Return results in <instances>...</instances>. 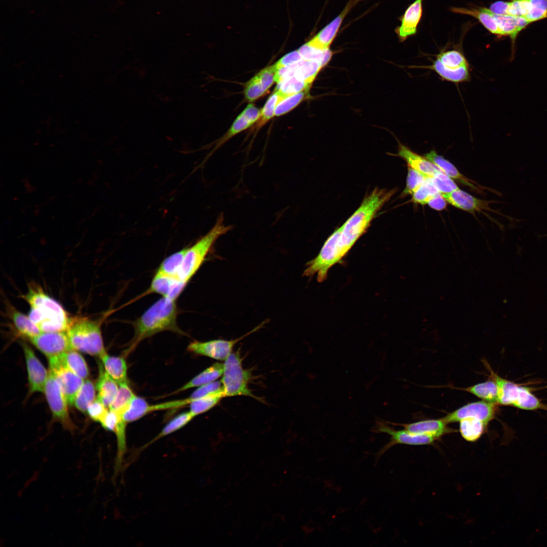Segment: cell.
<instances>
[{"label":"cell","mask_w":547,"mask_h":547,"mask_svg":"<svg viewBox=\"0 0 547 547\" xmlns=\"http://www.w3.org/2000/svg\"><path fill=\"white\" fill-rule=\"evenodd\" d=\"M178 314L176 300L163 297L155 302L133 322L134 336L126 354L144 339L160 332L169 331L184 334L177 323Z\"/></svg>","instance_id":"cell-1"},{"label":"cell","mask_w":547,"mask_h":547,"mask_svg":"<svg viewBox=\"0 0 547 547\" xmlns=\"http://www.w3.org/2000/svg\"><path fill=\"white\" fill-rule=\"evenodd\" d=\"M395 193L377 187L365 197L360 206L341 226L339 245L345 257L365 233L377 212Z\"/></svg>","instance_id":"cell-2"},{"label":"cell","mask_w":547,"mask_h":547,"mask_svg":"<svg viewBox=\"0 0 547 547\" xmlns=\"http://www.w3.org/2000/svg\"><path fill=\"white\" fill-rule=\"evenodd\" d=\"M24 298L30 306L28 317L42 332L67 331L71 321L67 312L41 287H30Z\"/></svg>","instance_id":"cell-3"},{"label":"cell","mask_w":547,"mask_h":547,"mask_svg":"<svg viewBox=\"0 0 547 547\" xmlns=\"http://www.w3.org/2000/svg\"><path fill=\"white\" fill-rule=\"evenodd\" d=\"M232 228L231 225L224 224L223 214H220L212 228L188 247L178 278L187 284L206 260L217 239Z\"/></svg>","instance_id":"cell-4"},{"label":"cell","mask_w":547,"mask_h":547,"mask_svg":"<svg viewBox=\"0 0 547 547\" xmlns=\"http://www.w3.org/2000/svg\"><path fill=\"white\" fill-rule=\"evenodd\" d=\"M488 370L489 378L495 382L498 387L497 403L499 405L510 406L525 410L541 409L547 411V405L535 396L530 388L501 377L491 367Z\"/></svg>","instance_id":"cell-5"},{"label":"cell","mask_w":547,"mask_h":547,"mask_svg":"<svg viewBox=\"0 0 547 547\" xmlns=\"http://www.w3.org/2000/svg\"><path fill=\"white\" fill-rule=\"evenodd\" d=\"M66 332L72 349L100 358L107 353L98 322L86 318L71 321Z\"/></svg>","instance_id":"cell-6"},{"label":"cell","mask_w":547,"mask_h":547,"mask_svg":"<svg viewBox=\"0 0 547 547\" xmlns=\"http://www.w3.org/2000/svg\"><path fill=\"white\" fill-rule=\"evenodd\" d=\"M341 230V226L335 229L326 240L317 256L306 264L303 276L312 278L316 276L319 283L323 282L327 279L330 269L341 263L344 257L339 243Z\"/></svg>","instance_id":"cell-7"},{"label":"cell","mask_w":547,"mask_h":547,"mask_svg":"<svg viewBox=\"0 0 547 547\" xmlns=\"http://www.w3.org/2000/svg\"><path fill=\"white\" fill-rule=\"evenodd\" d=\"M223 366L221 381L224 397L246 396L258 400L248 388L250 373L243 368L239 352L231 353L224 361Z\"/></svg>","instance_id":"cell-8"},{"label":"cell","mask_w":547,"mask_h":547,"mask_svg":"<svg viewBox=\"0 0 547 547\" xmlns=\"http://www.w3.org/2000/svg\"><path fill=\"white\" fill-rule=\"evenodd\" d=\"M422 67L431 69L443 80L454 83L467 82L470 79L469 64L464 56L456 50L440 53L432 65Z\"/></svg>","instance_id":"cell-9"},{"label":"cell","mask_w":547,"mask_h":547,"mask_svg":"<svg viewBox=\"0 0 547 547\" xmlns=\"http://www.w3.org/2000/svg\"><path fill=\"white\" fill-rule=\"evenodd\" d=\"M375 433H383L390 436V440L383 446L377 453V458H379L390 448L398 444L408 445H426L434 443L438 440L433 437L418 435L410 433L403 428L397 430L392 426L387 421L377 420L372 428Z\"/></svg>","instance_id":"cell-10"},{"label":"cell","mask_w":547,"mask_h":547,"mask_svg":"<svg viewBox=\"0 0 547 547\" xmlns=\"http://www.w3.org/2000/svg\"><path fill=\"white\" fill-rule=\"evenodd\" d=\"M267 320L260 323L251 331L241 337L232 340L215 339L207 341H193L187 346L188 351L193 354L208 357L219 361H225L232 353L234 346L239 341L251 334L266 324Z\"/></svg>","instance_id":"cell-11"},{"label":"cell","mask_w":547,"mask_h":547,"mask_svg":"<svg viewBox=\"0 0 547 547\" xmlns=\"http://www.w3.org/2000/svg\"><path fill=\"white\" fill-rule=\"evenodd\" d=\"M50 372L58 382L68 403L73 404L84 380L68 368L59 356L48 358Z\"/></svg>","instance_id":"cell-12"},{"label":"cell","mask_w":547,"mask_h":547,"mask_svg":"<svg viewBox=\"0 0 547 547\" xmlns=\"http://www.w3.org/2000/svg\"><path fill=\"white\" fill-rule=\"evenodd\" d=\"M498 405L497 403L483 400L472 402L448 413L442 419L449 424L459 422L465 418H474L481 420L488 425L495 418Z\"/></svg>","instance_id":"cell-13"},{"label":"cell","mask_w":547,"mask_h":547,"mask_svg":"<svg viewBox=\"0 0 547 547\" xmlns=\"http://www.w3.org/2000/svg\"><path fill=\"white\" fill-rule=\"evenodd\" d=\"M44 393L54 417L65 427H71L67 408L68 403L58 382L50 372Z\"/></svg>","instance_id":"cell-14"},{"label":"cell","mask_w":547,"mask_h":547,"mask_svg":"<svg viewBox=\"0 0 547 547\" xmlns=\"http://www.w3.org/2000/svg\"><path fill=\"white\" fill-rule=\"evenodd\" d=\"M29 340L48 358L72 349L66 331L42 332Z\"/></svg>","instance_id":"cell-15"},{"label":"cell","mask_w":547,"mask_h":547,"mask_svg":"<svg viewBox=\"0 0 547 547\" xmlns=\"http://www.w3.org/2000/svg\"><path fill=\"white\" fill-rule=\"evenodd\" d=\"M27 368L29 392H44L49 375L45 367L26 343H22Z\"/></svg>","instance_id":"cell-16"},{"label":"cell","mask_w":547,"mask_h":547,"mask_svg":"<svg viewBox=\"0 0 547 547\" xmlns=\"http://www.w3.org/2000/svg\"><path fill=\"white\" fill-rule=\"evenodd\" d=\"M391 425H399L407 431L418 435H427L437 440L443 436L456 432L448 426V423L442 418L438 419H428L410 423H397L388 422Z\"/></svg>","instance_id":"cell-17"},{"label":"cell","mask_w":547,"mask_h":547,"mask_svg":"<svg viewBox=\"0 0 547 547\" xmlns=\"http://www.w3.org/2000/svg\"><path fill=\"white\" fill-rule=\"evenodd\" d=\"M360 0H350L345 8L335 19L321 29L308 42L311 45L322 49H328L336 37L344 17Z\"/></svg>","instance_id":"cell-18"},{"label":"cell","mask_w":547,"mask_h":547,"mask_svg":"<svg viewBox=\"0 0 547 547\" xmlns=\"http://www.w3.org/2000/svg\"><path fill=\"white\" fill-rule=\"evenodd\" d=\"M186 285L187 284L178 278L156 272L151 282L148 292L177 300Z\"/></svg>","instance_id":"cell-19"},{"label":"cell","mask_w":547,"mask_h":547,"mask_svg":"<svg viewBox=\"0 0 547 547\" xmlns=\"http://www.w3.org/2000/svg\"><path fill=\"white\" fill-rule=\"evenodd\" d=\"M422 0H415L406 10L401 17V24L395 29L400 42L416 33L417 27L422 14Z\"/></svg>","instance_id":"cell-20"},{"label":"cell","mask_w":547,"mask_h":547,"mask_svg":"<svg viewBox=\"0 0 547 547\" xmlns=\"http://www.w3.org/2000/svg\"><path fill=\"white\" fill-rule=\"evenodd\" d=\"M275 82V71L272 67H267L247 83L244 90L246 99L253 101L261 97Z\"/></svg>","instance_id":"cell-21"},{"label":"cell","mask_w":547,"mask_h":547,"mask_svg":"<svg viewBox=\"0 0 547 547\" xmlns=\"http://www.w3.org/2000/svg\"><path fill=\"white\" fill-rule=\"evenodd\" d=\"M542 11V0H511L507 1L505 15L523 17L531 23L538 20Z\"/></svg>","instance_id":"cell-22"},{"label":"cell","mask_w":547,"mask_h":547,"mask_svg":"<svg viewBox=\"0 0 547 547\" xmlns=\"http://www.w3.org/2000/svg\"><path fill=\"white\" fill-rule=\"evenodd\" d=\"M397 156L403 159L407 165L420 172L427 177H433L442 171L437 166L424 156L413 151L405 145L399 142Z\"/></svg>","instance_id":"cell-23"},{"label":"cell","mask_w":547,"mask_h":547,"mask_svg":"<svg viewBox=\"0 0 547 547\" xmlns=\"http://www.w3.org/2000/svg\"><path fill=\"white\" fill-rule=\"evenodd\" d=\"M442 195L451 205L472 213L487 210L490 203L489 201L478 199L459 188Z\"/></svg>","instance_id":"cell-24"},{"label":"cell","mask_w":547,"mask_h":547,"mask_svg":"<svg viewBox=\"0 0 547 547\" xmlns=\"http://www.w3.org/2000/svg\"><path fill=\"white\" fill-rule=\"evenodd\" d=\"M423 156L452 179L478 191L481 188L477 183L464 176L454 165L443 156L439 155L435 150L424 154Z\"/></svg>","instance_id":"cell-25"},{"label":"cell","mask_w":547,"mask_h":547,"mask_svg":"<svg viewBox=\"0 0 547 547\" xmlns=\"http://www.w3.org/2000/svg\"><path fill=\"white\" fill-rule=\"evenodd\" d=\"M493 14L498 28L499 36H509L512 40V50H514L516 39L519 33L530 23L523 17L509 15Z\"/></svg>","instance_id":"cell-26"},{"label":"cell","mask_w":547,"mask_h":547,"mask_svg":"<svg viewBox=\"0 0 547 547\" xmlns=\"http://www.w3.org/2000/svg\"><path fill=\"white\" fill-rule=\"evenodd\" d=\"M96 388L98 393L97 399L107 408H109L117 396L119 385L105 371L102 364L99 367Z\"/></svg>","instance_id":"cell-27"},{"label":"cell","mask_w":547,"mask_h":547,"mask_svg":"<svg viewBox=\"0 0 547 547\" xmlns=\"http://www.w3.org/2000/svg\"><path fill=\"white\" fill-rule=\"evenodd\" d=\"M100 359L105 371L119 385L129 383L127 366L124 358L111 356L106 353Z\"/></svg>","instance_id":"cell-28"},{"label":"cell","mask_w":547,"mask_h":547,"mask_svg":"<svg viewBox=\"0 0 547 547\" xmlns=\"http://www.w3.org/2000/svg\"><path fill=\"white\" fill-rule=\"evenodd\" d=\"M261 111L256 107L252 104H249L235 120L221 144L249 128L259 119Z\"/></svg>","instance_id":"cell-29"},{"label":"cell","mask_w":547,"mask_h":547,"mask_svg":"<svg viewBox=\"0 0 547 547\" xmlns=\"http://www.w3.org/2000/svg\"><path fill=\"white\" fill-rule=\"evenodd\" d=\"M451 10L455 13L469 15L476 18L488 31L495 35L499 36L494 14L488 8L467 9L454 7Z\"/></svg>","instance_id":"cell-30"},{"label":"cell","mask_w":547,"mask_h":547,"mask_svg":"<svg viewBox=\"0 0 547 547\" xmlns=\"http://www.w3.org/2000/svg\"><path fill=\"white\" fill-rule=\"evenodd\" d=\"M223 369V363H215L192 378L177 389L176 393L183 392L194 387H199L213 382L222 376Z\"/></svg>","instance_id":"cell-31"},{"label":"cell","mask_w":547,"mask_h":547,"mask_svg":"<svg viewBox=\"0 0 547 547\" xmlns=\"http://www.w3.org/2000/svg\"><path fill=\"white\" fill-rule=\"evenodd\" d=\"M135 396L129 383L119 385L117 396L109 408L110 410L115 413L119 422L126 423L124 419V415Z\"/></svg>","instance_id":"cell-32"},{"label":"cell","mask_w":547,"mask_h":547,"mask_svg":"<svg viewBox=\"0 0 547 547\" xmlns=\"http://www.w3.org/2000/svg\"><path fill=\"white\" fill-rule=\"evenodd\" d=\"M454 388L470 393L483 401L498 404V387L495 382L490 378L485 382L471 386Z\"/></svg>","instance_id":"cell-33"},{"label":"cell","mask_w":547,"mask_h":547,"mask_svg":"<svg viewBox=\"0 0 547 547\" xmlns=\"http://www.w3.org/2000/svg\"><path fill=\"white\" fill-rule=\"evenodd\" d=\"M459 432L467 442L478 441L485 432L487 425L481 420L474 418H465L459 422Z\"/></svg>","instance_id":"cell-34"},{"label":"cell","mask_w":547,"mask_h":547,"mask_svg":"<svg viewBox=\"0 0 547 547\" xmlns=\"http://www.w3.org/2000/svg\"><path fill=\"white\" fill-rule=\"evenodd\" d=\"M63 363L84 380L89 374L87 364L83 356L76 350L71 349L59 356Z\"/></svg>","instance_id":"cell-35"},{"label":"cell","mask_w":547,"mask_h":547,"mask_svg":"<svg viewBox=\"0 0 547 547\" xmlns=\"http://www.w3.org/2000/svg\"><path fill=\"white\" fill-rule=\"evenodd\" d=\"M13 324L18 332L29 340L42 333L38 327L34 324L28 316L20 311L14 309L11 312Z\"/></svg>","instance_id":"cell-36"},{"label":"cell","mask_w":547,"mask_h":547,"mask_svg":"<svg viewBox=\"0 0 547 547\" xmlns=\"http://www.w3.org/2000/svg\"><path fill=\"white\" fill-rule=\"evenodd\" d=\"M187 248L185 247L164 259L156 272L178 278Z\"/></svg>","instance_id":"cell-37"},{"label":"cell","mask_w":547,"mask_h":547,"mask_svg":"<svg viewBox=\"0 0 547 547\" xmlns=\"http://www.w3.org/2000/svg\"><path fill=\"white\" fill-rule=\"evenodd\" d=\"M310 86L303 79L294 75L278 83L275 90L286 98L304 91H308Z\"/></svg>","instance_id":"cell-38"},{"label":"cell","mask_w":547,"mask_h":547,"mask_svg":"<svg viewBox=\"0 0 547 547\" xmlns=\"http://www.w3.org/2000/svg\"><path fill=\"white\" fill-rule=\"evenodd\" d=\"M224 397L223 389L200 398L191 402L189 411L194 416L204 413L216 405Z\"/></svg>","instance_id":"cell-39"},{"label":"cell","mask_w":547,"mask_h":547,"mask_svg":"<svg viewBox=\"0 0 547 547\" xmlns=\"http://www.w3.org/2000/svg\"><path fill=\"white\" fill-rule=\"evenodd\" d=\"M298 51L303 59L318 61L322 68L329 62L333 54L330 49L322 50L311 45L308 42L300 47Z\"/></svg>","instance_id":"cell-40"},{"label":"cell","mask_w":547,"mask_h":547,"mask_svg":"<svg viewBox=\"0 0 547 547\" xmlns=\"http://www.w3.org/2000/svg\"><path fill=\"white\" fill-rule=\"evenodd\" d=\"M322 68L318 61L303 59L297 63L293 76L295 75L303 79L311 86Z\"/></svg>","instance_id":"cell-41"},{"label":"cell","mask_w":547,"mask_h":547,"mask_svg":"<svg viewBox=\"0 0 547 547\" xmlns=\"http://www.w3.org/2000/svg\"><path fill=\"white\" fill-rule=\"evenodd\" d=\"M150 413H151V405L144 399L135 396L124 415V419L128 424Z\"/></svg>","instance_id":"cell-42"},{"label":"cell","mask_w":547,"mask_h":547,"mask_svg":"<svg viewBox=\"0 0 547 547\" xmlns=\"http://www.w3.org/2000/svg\"><path fill=\"white\" fill-rule=\"evenodd\" d=\"M194 417L190 411L178 415L168 422L161 432L148 442L144 448L165 436H168L181 428L189 422Z\"/></svg>","instance_id":"cell-43"},{"label":"cell","mask_w":547,"mask_h":547,"mask_svg":"<svg viewBox=\"0 0 547 547\" xmlns=\"http://www.w3.org/2000/svg\"><path fill=\"white\" fill-rule=\"evenodd\" d=\"M95 399L94 384L91 380H86L75 398L73 405L79 411L87 413L88 406Z\"/></svg>","instance_id":"cell-44"},{"label":"cell","mask_w":547,"mask_h":547,"mask_svg":"<svg viewBox=\"0 0 547 547\" xmlns=\"http://www.w3.org/2000/svg\"><path fill=\"white\" fill-rule=\"evenodd\" d=\"M440 193L433 183L430 177H426L422 184L412 194L411 202L425 205L434 196Z\"/></svg>","instance_id":"cell-45"},{"label":"cell","mask_w":547,"mask_h":547,"mask_svg":"<svg viewBox=\"0 0 547 547\" xmlns=\"http://www.w3.org/2000/svg\"><path fill=\"white\" fill-rule=\"evenodd\" d=\"M285 97L278 91L274 92L268 97L264 107L261 111V115L258 123V127L263 125L275 115V111L277 105Z\"/></svg>","instance_id":"cell-46"},{"label":"cell","mask_w":547,"mask_h":547,"mask_svg":"<svg viewBox=\"0 0 547 547\" xmlns=\"http://www.w3.org/2000/svg\"><path fill=\"white\" fill-rule=\"evenodd\" d=\"M407 170L405 187L401 194V197L402 198L409 194L412 195L422 184L425 178L427 177L420 172L408 166Z\"/></svg>","instance_id":"cell-47"},{"label":"cell","mask_w":547,"mask_h":547,"mask_svg":"<svg viewBox=\"0 0 547 547\" xmlns=\"http://www.w3.org/2000/svg\"><path fill=\"white\" fill-rule=\"evenodd\" d=\"M307 91H304L283 99L277 106L275 115L280 116L290 111L306 97Z\"/></svg>","instance_id":"cell-48"},{"label":"cell","mask_w":547,"mask_h":547,"mask_svg":"<svg viewBox=\"0 0 547 547\" xmlns=\"http://www.w3.org/2000/svg\"><path fill=\"white\" fill-rule=\"evenodd\" d=\"M431 179L438 191L442 194L449 193L459 189L453 180L442 171L437 173Z\"/></svg>","instance_id":"cell-49"},{"label":"cell","mask_w":547,"mask_h":547,"mask_svg":"<svg viewBox=\"0 0 547 547\" xmlns=\"http://www.w3.org/2000/svg\"><path fill=\"white\" fill-rule=\"evenodd\" d=\"M223 388L221 381H214L206 384L200 386L194 390L189 398L192 402L195 400L206 396Z\"/></svg>","instance_id":"cell-50"},{"label":"cell","mask_w":547,"mask_h":547,"mask_svg":"<svg viewBox=\"0 0 547 547\" xmlns=\"http://www.w3.org/2000/svg\"><path fill=\"white\" fill-rule=\"evenodd\" d=\"M97 398L88 407L87 413L94 421L100 423L109 410Z\"/></svg>","instance_id":"cell-51"},{"label":"cell","mask_w":547,"mask_h":547,"mask_svg":"<svg viewBox=\"0 0 547 547\" xmlns=\"http://www.w3.org/2000/svg\"><path fill=\"white\" fill-rule=\"evenodd\" d=\"M302 59V57L297 50L286 54L272 66L275 72L281 68L295 63Z\"/></svg>","instance_id":"cell-52"},{"label":"cell","mask_w":547,"mask_h":547,"mask_svg":"<svg viewBox=\"0 0 547 547\" xmlns=\"http://www.w3.org/2000/svg\"><path fill=\"white\" fill-rule=\"evenodd\" d=\"M100 423L105 429L114 433L118 423L116 415L109 410Z\"/></svg>","instance_id":"cell-53"},{"label":"cell","mask_w":547,"mask_h":547,"mask_svg":"<svg viewBox=\"0 0 547 547\" xmlns=\"http://www.w3.org/2000/svg\"><path fill=\"white\" fill-rule=\"evenodd\" d=\"M426 204L431 208L440 211L446 209L447 202L443 197L442 194L439 193L432 198L427 202Z\"/></svg>","instance_id":"cell-54"},{"label":"cell","mask_w":547,"mask_h":547,"mask_svg":"<svg viewBox=\"0 0 547 547\" xmlns=\"http://www.w3.org/2000/svg\"><path fill=\"white\" fill-rule=\"evenodd\" d=\"M507 1H498L492 4L488 9L496 15H505Z\"/></svg>","instance_id":"cell-55"}]
</instances>
